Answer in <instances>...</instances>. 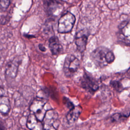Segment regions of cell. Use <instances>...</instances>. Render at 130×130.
<instances>
[{"label": "cell", "instance_id": "6da1fadb", "mask_svg": "<svg viewBox=\"0 0 130 130\" xmlns=\"http://www.w3.org/2000/svg\"><path fill=\"white\" fill-rule=\"evenodd\" d=\"M91 58L97 66L103 68L113 62L115 56L113 53L107 48L100 47L92 52Z\"/></svg>", "mask_w": 130, "mask_h": 130}, {"label": "cell", "instance_id": "7a4b0ae2", "mask_svg": "<svg viewBox=\"0 0 130 130\" xmlns=\"http://www.w3.org/2000/svg\"><path fill=\"white\" fill-rule=\"evenodd\" d=\"M75 20V17L72 13L68 12L64 14L58 20L57 28L58 32H70L74 25Z\"/></svg>", "mask_w": 130, "mask_h": 130}, {"label": "cell", "instance_id": "3957f363", "mask_svg": "<svg viewBox=\"0 0 130 130\" xmlns=\"http://www.w3.org/2000/svg\"><path fill=\"white\" fill-rule=\"evenodd\" d=\"M43 121L44 130H57L60 124L58 114L53 110L46 111Z\"/></svg>", "mask_w": 130, "mask_h": 130}, {"label": "cell", "instance_id": "277c9868", "mask_svg": "<svg viewBox=\"0 0 130 130\" xmlns=\"http://www.w3.org/2000/svg\"><path fill=\"white\" fill-rule=\"evenodd\" d=\"M80 66V61L77 58L73 55H68L66 56L63 71L67 77L72 76L78 70Z\"/></svg>", "mask_w": 130, "mask_h": 130}, {"label": "cell", "instance_id": "5b68a950", "mask_svg": "<svg viewBox=\"0 0 130 130\" xmlns=\"http://www.w3.org/2000/svg\"><path fill=\"white\" fill-rule=\"evenodd\" d=\"M47 101L43 99L37 98L32 101L30 107V110L33 112V114L36 118L40 121L43 120L46 111L45 109V106Z\"/></svg>", "mask_w": 130, "mask_h": 130}, {"label": "cell", "instance_id": "8992f818", "mask_svg": "<svg viewBox=\"0 0 130 130\" xmlns=\"http://www.w3.org/2000/svg\"><path fill=\"white\" fill-rule=\"evenodd\" d=\"M117 35L120 42L130 45V21H123L119 25Z\"/></svg>", "mask_w": 130, "mask_h": 130}, {"label": "cell", "instance_id": "52a82bcc", "mask_svg": "<svg viewBox=\"0 0 130 130\" xmlns=\"http://www.w3.org/2000/svg\"><path fill=\"white\" fill-rule=\"evenodd\" d=\"M88 36L89 32L87 29H81L76 35L75 44L80 52H83L85 50Z\"/></svg>", "mask_w": 130, "mask_h": 130}, {"label": "cell", "instance_id": "ba28073f", "mask_svg": "<svg viewBox=\"0 0 130 130\" xmlns=\"http://www.w3.org/2000/svg\"><path fill=\"white\" fill-rule=\"evenodd\" d=\"M81 84L83 88L88 91L94 92L99 88V85L96 80L87 74L83 75L81 81Z\"/></svg>", "mask_w": 130, "mask_h": 130}, {"label": "cell", "instance_id": "9c48e42d", "mask_svg": "<svg viewBox=\"0 0 130 130\" xmlns=\"http://www.w3.org/2000/svg\"><path fill=\"white\" fill-rule=\"evenodd\" d=\"M20 62V61L17 59H14L8 62L5 68V74L6 76L11 78H15L17 76Z\"/></svg>", "mask_w": 130, "mask_h": 130}, {"label": "cell", "instance_id": "30bf717a", "mask_svg": "<svg viewBox=\"0 0 130 130\" xmlns=\"http://www.w3.org/2000/svg\"><path fill=\"white\" fill-rule=\"evenodd\" d=\"M43 3L49 15H54L58 10L62 9V6L56 0H43Z\"/></svg>", "mask_w": 130, "mask_h": 130}, {"label": "cell", "instance_id": "8fae6325", "mask_svg": "<svg viewBox=\"0 0 130 130\" xmlns=\"http://www.w3.org/2000/svg\"><path fill=\"white\" fill-rule=\"evenodd\" d=\"M26 126L30 130H44L43 125L34 114H30L27 118Z\"/></svg>", "mask_w": 130, "mask_h": 130}, {"label": "cell", "instance_id": "7c38bea8", "mask_svg": "<svg viewBox=\"0 0 130 130\" xmlns=\"http://www.w3.org/2000/svg\"><path fill=\"white\" fill-rule=\"evenodd\" d=\"M49 47L53 55H58L62 50V46L56 36H53L50 38Z\"/></svg>", "mask_w": 130, "mask_h": 130}, {"label": "cell", "instance_id": "4fadbf2b", "mask_svg": "<svg viewBox=\"0 0 130 130\" xmlns=\"http://www.w3.org/2000/svg\"><path fill=\"white\" fill-rule=\"evenodd\" d=\"M81 109L79 107H74L70 109V112L67 115V119L69 123H73L78 119L80 113Z\"/></svg>", "mask_w": 130, "mask_h": 130}, {"label": "cell", "instance_id": "5bb4252c", "mask_svg": "<svg viewBox=\"0 0 130 130\" xmlns=\"http://www.w3.org/2000/svg\"><path fill=\"white\" fill-rule=\"evenodd\" d=\"M10 110V104L9 99L4 96H0V112L4 114H7Z\"/></svg>", "mask_w": 130, "mask_h": 130}, {"label": "cell", "instance_id": "9a60e30c", "mask_svg": "<svg viewBox=\"0 0 130 130\" xmlns=\"http://www.w3.org/2000/svg\"><path fill=\"white\" fill-rule=\"evenodd\" d=\"M111 85L118 91H121L123 89V87L121 84L117 81H113L111 82Z\"/></svg>", "mask_w": 130, "mask_h": 130}, {"label": "cell", "instance_id": "2e32d148", "mask_svg": "<svg viewBox=\"0 0 130 130\" xmlns=\"http://www.w3.org/2000/svg\"><path fill=\"white\" fill-rule=\"evenodd\" d=\"M10 4V0H0V9L5 10L8 8Z\"/></svg>", "mask_w": 130, "mask_h": 130}, {"label": "cell", "instance_id": "e0dca14e", "mask_svg": "<svg viewBox=\"0 0 130 130\" xmlns=\"http://www.w3.org/2000/svg\"><path fill=\"white\" fill-rule=\"evenodd\" d=\"M63 102L64 103V104L67 106V107H68L69 108H70V109H72L74 107V105L69 101V100L67 98H64V99H63Z\"/></svg>", "mask_w": 130, "mask_h": 130}, {"label": "cell", "instance_id": "ac0fdd59", "mask_svg": "<svg viewBox=\"0 0 130 130\" xmlns=\"http://www.w3.org/2000/svg\"><path fill=\"white\" fill-rule=\"evenodd\" d=\"M39 48L40 49V50L42 51H46V48L42 44H40L39 45Z\"/></svg>", "mask_w": 130, "mask_h": 130}, {"label": "cell", "instance_id": "d6986e66", "mask_svg": "<svg viewBox=\"0 0 130 130\" xmlns=\"http://www.w3.org/2000/svg\"><path fill=\"white\" fill-rule=\"evenodd\" d=\"M0 130H5V127L3 123L0 121Z\"/></svg>", "mask_w": 130, "mask_h": 130}]
</instances>
